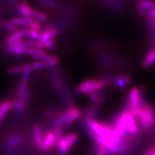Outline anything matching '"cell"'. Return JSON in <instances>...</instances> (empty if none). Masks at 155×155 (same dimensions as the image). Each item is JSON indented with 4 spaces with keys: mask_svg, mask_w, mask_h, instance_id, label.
<instances>
[{
    "mask_svg": "<svg viewBox=\"0 0 155 155\" xmlns=\"http://www.w3.org/2000/svg\"><path fill=\"white\" fill-rule=\"evenodd\" d=\"M32 8L27 2H21L17 6L18 13L22 16V17L26 18H32L31 16Z\"/></svg>",
    "mask_w": 155,
    "mask_h": 155,
    "instance_id": "8992f818",
    "label": "cell"
},
{
    "mask_svg": "<svg viewBox=\"0 0 155 155\" xmlns=\"http://www.w3.org/2000/svg\"><path fill=\"white\" fill-rule=\"evenodd\" d=\"M27 36H28L30 39L37 41L40 39L41 32L38 31H35L28 28L27 30Z\"/></svg>",
    "mask_w": 155,
    "mask_h": 155,
    "instance_id": "2e32d148",
    "label": "cell"
},
{
    "mask_svg": "<svg viewBox=\"0 0 155 155\" xmlns=\"http://www.w3.org/2000/svg\"><path fill=\"white\" fill-rule=\"evenodd\" d=\"M155 63V46L152 48L145 56L142 62V66L144 68H148Z\"/></svg>",
    "mask_w": 155,
    "mask_h": 155,
    "instance_id": "52a82bcc",
    "label": "cell"
},
{
    "mask_svg": "<svg viewBox=\"0 0 155 155\" xmlns=\"http://www.w3.org/2000/svg\"><path fill=\"white\" fill-rule=\"evenodd\" d=\"M28 28L31 29L35 30V31H40L41 29V24H40V22L38 21L35 20L32 18L29 22Z\"/></svg>",
    "mask_w": 155,
    "mask_h": 155,
    "instance_id": "ac0fdd59",
    "label": "cell"
},
{
    "mask_svg": "<svg viewBox=\"0 0 155 155\" xmlns=\"http://www.w3.org/2000/svg\"><path fill=\"white\" fill-rule=\"evenodd\" d=\"M109 83L105 78H89L84 80L74 89L76 95L89 94L94 91H100L104 89Z\"/></svg>",
    "mask_w": 155,
    "mask_h": 155,
    "instance_id": "6da1fadb",
    "label": "cell"
},
{
    "mask_svg": "<svg viewBox=\"0 0 155 155\" xmlns=\"http://www.w3.org/2000/svg\"><path fill=\"white\" fill-rule=\"evenodd\" d=\"M59 33V30L56 28H49L41 32L40 39L39 40L41 42L54 39Z\"/></svg>",
    "mask_w": 155,
    "mask_h": 155,
    "instance_id": "277c9868",
    "label": "cell"
},
{
    "mask_svg": "<svg viewBox=\"0 0 155 155\" xmlns=\"http://www.w3.org/2000/svg\"><path fill=\"white\" fill-rule=\"evenodd\" d=\"M30 71H27V72L22 73L21 77V82L23 83L28 84V81L29 80L30 78Z\"/></svg>",
    "mask_w": 155,
    "mask_h": 155,
    "instance_id": "d6986e66",
    "label": "cell"
},
{
    "mask_svg": "<svg viewBox=\"0 0 155 155\" xmlns=\"http://www.w3.org/2000/svg\"><path fill=\"white\" fill-rule=\"evenodd\" d=\"M28 28H22L21 29H18L16 32L12 33L8 36L5 39V41L8 45L13 44L17 41L24 39L27 36V30Z\"/></svg>",
    "mask_w": 155,
    "mask_h": 155,
    "instance_id": "3957f363",
    "label": "cell"
},
{
    "mask_svg": "<svg viewBox=\"0 0 155 155\" xmlns=\"http://www.w3.org/2000/svg\"><path fill=\"white\" fill-rule=\"evenodd\" d=\"M43 49H48L50 50H55L57 47L56 42L54 39H51L47 41H45V42H42Z\"/></svg>",
    "mask_w": 155,
    "mask_h": 155,
    "instance_id": "9a60e30c",
    "label": "cell"
},
{
    "mask_svg": "<svg viewBox=\"0 0 155 155\" xmlns=\"http://www.w3.org/2000/svg\"><path fill=\"white\" fill-rule=\"evenodd\" d=\"M31 16L32 18H35L37 21L39 20L41 21H46L49 19V17L47 14H45L44 12L36 10L33 8L32 9Z\"/></svg>",
    "mask_w": 155,
    "mask_h": 155,
    "instance_id": "7c38bea8",
    "label": "cell"
},
{
    "mask_svg": "<svg viewBox=\"0 0 155 155\" xmlns=\"http://www.w3.org/2000/svg\"><path fill=\"white\" fill-rule=\"evenodd\" d=\"M32 69L30 64H25L16 66L12 67L8 69V73L9 74H17L24 73L27 71H31Z\"/></svg>",
    "mask_w": 155,
    "mask_h": 155,
    "instance_id": "ba28073f",
    "label": "cell"
},
{
    "mask_svg": "<svg viewBox=\"0 0 155 155\" xmlns=\"http://www.w3.org/2000/svg\"><path fill=\"white\" fill-rule=\"evenodd\" d=\"M0 28H2L12 33L16 32L18 29L16 27L12 25L9 21H2L0 22Z\"/></svg>",
    "mask_w": 155,
    "mask_h": 155,
    "instance_id": "5bb4252c",
    "label": "cell"
},
{
    "mask_svg": "<svg viewBox=\"0 0 155 155\" xmlns=\"http://www.w3.org/2000/svg\"><path fill=\"white\" fill-rule=\"evenodd\" d=\"M30 66L31 67L32 70H40L47 67H55L58 64L55 62H51V61H36L30 63Z\"/></svg>",
    "mask_w": 155,
    "mask_h": 155,
    "instance_id": "9c48e42d",
    "label": "cell"
},
{
    "mask_svg": "<svg viewBox=\"0 0 155 155\" xmlns=\"http://www.w3.org/2000/svg\"><path fill=\"white\" fill-rule=\"evenodd\" d=\"M13 108V103L11 100H6L0 104V125L2 124L7 113Z\"/></svg>",
    "mask_w": 155,
    "mask_h": 155,
    "instance_id": "5b68a950",
    "label": "cell"
},
{
    "mask_svg": "<svg viewBox=\"0 0 155 155\" xmlns=\"http://www.w3.org/2000/svg\"><path fill=\"white\" fill-rule=\"evenodd\" d=\"M41 5L48 8H55L58 6V3L54 1H41L40 2Z\"/></svg>",
    "mask_w": 155,
    "mask_h": 155,
    "instance_id": "e0dca14e",
    "label": "cell"
},
{
    "mask_svg": "<svg viewBox=\"0 0 155 155\" xmlns=\"http://www.w3.org/2000/svg\"><path fill=\"white\" fill-rule=\"evenodd\" d=\"M50 75L53 87L57 93L61 92L63 90V83H62L59 70L55 68H52L50 70Z\"/></svg>",
    "mask_w": 155,
    "mask_h": 155,
    "instance_id": "7a4b0ae2",
    "label": "cell"
},
{
    "mask_svg": "<svg viewBox=\"0 0 155 155\" xmlns=\"http://www.w3.org/2000/svg\"><path fill=\"white\" fill-rule=\"evenodd\" d=\"M32 18H26L24 17H16L9 20L12 25L15 27H22L24 28H28L29 22Z\"/></svg>",
    "mask_w": 155,
    "mask_h": 155,
    "instance_id": "30bf717a",
    "label": "cell"
},
{
    "mask_svg": "<svg viewBox=\"0 0 155 155\" xmlns=\"http://www.w3.org/2000/svg\"><path fill=\"white\" fill-rule=\"evenodd\" d=\"M32 58L35 60H37L38 61H51L55 62L56 63H59V60L58 56L54 55L48 54L47 53L43 54L32 56Z\"/></svg>",
    "mask_w": 155,
    "mask_h": 155,
    "instance_id": "8fae6325",
    "label": "cell"
},
{
    "mask_svg": "<svg viewBox=\"0 0 155 155\" xmlns=\"http://www.w3.org/2000/svg\"><path fill=\"white\" fill-rule=\"evenodd\" d=\"M29 91L28 89V84L20 82L18 87L17 90V97H24L29 94Z\"/></svg>",
    "mask_w": 155,
    "mask_h": 155,
    "instance_id": "4fadbf2b",
    "label": "cell"
}]
</instances>
